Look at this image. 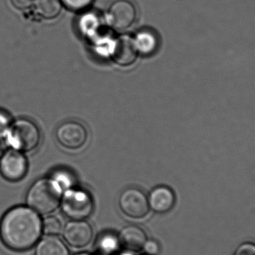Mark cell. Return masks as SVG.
I'll list each match as a JSON object with an SVG mask.
<instances>
[{"label": "cell", "instance_id": "1", "mask_svg": "<svg viewBox=\"0 0 255 255\" xmlns=\"http://www.w3.org/2000/svg\"><path fill=\"white\" fill-rule=\"evenodd\" d=\"M42 223L37 213L25 207L9 211L1 220L0 236L6 247L14 251L31 248L40 238Z\"/></svg>", "mask_w": 255, "mask_h": 255}, {"label": "cell", "instance_id": "2", "mask_svg": "<svg viewBox=\"0 0 255 255\" xmlns=\"http://www.w3.org/2000/svg\"><path fill=\"white\" fill-rule=\"evenodd\" d=\"M61 197V187L58 183L45 178L39 180L30 188L27 203L36 212L48 214L58 208Z\"/></svg>", "mask_w": 255, "mask_h": 255}, {"label": "cell", "instance_id": "3", "mask_svg": "<svg viewBox=\"0 0 255 255\" xmlns=\"http://www.w3.org/2000/svg\"><path fill=\"white\" fill-rule=\"evenodd\" d=\"M9 142L14 148L28 152L38 146L40 142V132L33 121L19 119L10 126L7 134Z\"/></svg>", "mask_w": 255, "mask_h": 255}, {"label": "cell", "instance_id": "4", "mask_svg": "<svg viewBox=\"0 0 255 255\" xmlns=\"http://www.w3.org/2000/svg\"><path fill=\"white\" fill-rule=\"evenodd\" d=\"M108 22L117 31H124L134 24L137 10L130 0H116L109 6Z\"/></svg>", "mask_w": 255, "mask_h": 255}, {"label": "cell", "instance_id": "5", "mask_svg": "<svg viewBox=\"0 0 255 255\" xmlns=\"http://www.w3.org/2000/svg\"><path fill=\"white\" fill-rule=\"evenodd\" d=\"M62 207L67 217L75 220H82L91 215L94 209V203L87 193L70 190L64 196Z\"/></svg>", "mask_w": 255, "mask_h": 255}, {"label": "cell", "instance_id": "6", "mask_svg": "<svg viewBox=\"0 0 255 255\" xmlns=\"http://www.w3.org/2000/svg\"><path fill=\"white\" fill-rule=\"evenodd\" d=\"M56 139L64 148L79 149L88 139V132L83 124L69 121L61 124L56 130Z\"/></svg>", "mask_w": 255, "mask_h": 255}, {"label": "cell", "instance_id": "7", "mask_svg": "<svg viewBox=\"0 0 255 255\" xmlns=\"http://www.w3.org/2000/svg\"><path fill=\"white\" fill-rule=\"evenodd\" d=\"M120 206L128 217L139 219L148 212V202L145 195L137 189H128L120 198Z\"/></svg>", "mask_w": 255, "mask_h": 255}, {"label": "cell", "instance_id": "8", "mask_svg": "<svg viewBox=\"0 0 255 255\" xmlns=\"http://www.w3.org/2000/svg\"><path fill=\"white\" fill-rule=\"evenodd\" d=\"M0 163V172L5 179L18 181L25 176L28 169L25 157L16 150L4 153Z\"/></svg>", "mask_w": 255, "mask_h": 255}, {"label": "cell", "instance_id": "9", "mask_svg": "<svg viewBox=\"0 0 255 255\" xmlns=\"http://www.w3.org/2000/svg\"><path fill=\"white\" fill-rule=\"evenodd\" d=\"M138 52L133 38L128 35L118 37L115 40L112 49L114 61L123 67H128L133 64L137 58Z\"/></svg>", "mask_w": 255, "mask_h": 255}, {"label": "cell", "instance_id": "10", "mask_svg": "<svg viewBox=\"0 0 255 255\" xmlns=\"http://www.w3.org/2000/svg\"><path fill=\"white\" fill-rule=\"evenodd\" d=\"M64 237L72 247L81 248L91 242L93 237L92 229L85 222H71L66 226Z\"/></svg>", "mask_w": 255, "mask_h": 255}, {"label": "cell", "instance_id": "11", "mask_svg": "<svg viewBox=\"0 0 255 255\" xmlns=\"http://www.w3.org/2000/svg\"><path fill=\"white\" fill-rule=\"evenodd\" d=\"M148 203L154 212L164 214L170 211L173 207L175 196L168 187H157L150 194Z\"/></svg>", "mask_w": 255, "mask_h": 255}, {"label": "cell", "instance_id": "12", "mask_svg": "<svg viewBox=\"0 0 255 255\" xmlns=\"http://www.w3.org/2000/svg\"><path fill=\"white\" fill-rule=\"evenodd\" d=\"M121 245L132 252H138L143 248L146 242L145 232L136 226H128L123 229L120 235Z\"/></svg>", "mask_w": 255, "mask_h": 255}, {"label": "cell", "instance_id": "13", "mask_svg": "<svg viewBox=\"0 0 255 255\" xmlns=\"http://www.w3.org/2000/svg\"><path fill=\"white\" fill-rule=\"evenodd\" d=\"M36 255H69L67 247L58 238L47 237L40 241Z\"/></svg>", "mask_w": 255, "mask_h": 255}, {"label": "cell", "instance_id": "14", "mask_svg": "<svg viewBox=\"0 0 255 255\" xmlns=\"http://www.w3.org/2000/svg\"><path fill=\"white\" fill-rule=\"evenodd\" d=\"M62 8L61 0H37L36 10L45 19H52L60 14Z\"/></svg>", "mask_w": 255, "mask_h": 255}, {"label": "cell", "instance_id": "15", "mask_svg": "<svg viewBox=\"0 0 255 255\" xmlns=\"http://www.w3.org/2000/svg\"><path fill=\"white\" fill-rule=\"evenodd\" d=\"M138 52L143 54H150L155 50L157 40L156 36L151 31H141L133 38Z\"/></svg>", "mask_w": 255, "mask_h": 255}, {"label": "cell", "instance_id": "16", "mask_svg": "<svg viewBox=\"0 0 255 255\" xmlns=\"http://www.w3.org/2000/svg\"><path fill=\"white\" fill-rule=\"evenodd\" d=\"M61 223L56 217H50L46 218L42 225V230L49 235H58L61 232Z\"/></svg>", "mask_w": 255, "mask_h": 255}, {"label": "cell", "instance_id": "17", "mask_svg": "<svg viewBox=\"0 0 255 255\" xmlns=\"http://www.w3.org/2000/svg\"><path fill=\"white\" fill-rule=\"evenodd\" d=\"M67 7L72 10H81L88 7L93 0H61Z\"/></svg>", "mask_w": 255, "mask_h": 255}, {"label": "cell", "instance_id": "18", "mask_svg": "<svg viewBox=\"0 0 255 255\" xmlns=\"http://www.w3.org/2000/svg\"><path fill=\"white\" fill-rule=\"evenodd\" d=\"M10 126L11 123L7 114L0 110V138L7 134Z\"/></svg>", "mask_w": 255, "mask_h": 255}, {"label": "cell", "instance_id": "19", "mask_svg": "<svg viewBox=\"0 0 255 255\" xmlns=\"http://www.w3.org/2000/svg\"><path fill=\"white\" fill-rule=\"evenodd\" d=\"M145 253L149 255H156L158 254L160 251L158 244L155 241H149L145 242L143 247Z\"/></svg>", "mask_w": 255, "mask_h": 255}, {"label": "cell", "instance_id": "20", "mask_svg": "<svg viewBox=\"0 0 255 255\" xmlns=\"http://www.w3.org/2000/svg\"><path fill=\"white\" fill-rule=\"evenodd\" d=\"M236 255H255V245L247 244L241 246L237 251Z\"/></svg>", "mask_w": 255, "mask_h": 255}, {"label": "cell", "instance_id": "21", "mask_svg": "<svg viewBox=\"0 0 255 255\" xmlns=\"http://www.w3.org/2000/svg\"><path fill=\"white\" fill-rule=\"evenodd\" d=\"M13 7L19 10L29 8L33 4L32 0H10Z\"/></svg>", "mask_w": 255, "mask_h": 255}, {"label": "cell", "instance_id": "22", "mask_svg": "<svg viewBox=\"0 0 255 255\" xmlns=\"http://www.w3.org/2000/svg\"><path fill=\"white\" fill-rule=\"evenodd\" d=\"M4 154V144L0 141V159L2 157Z\"/></svg>", "mask_w": 255, "mask_h": 255}, {"label": "cell", "instance_id": "23", "mask_svg": "<svg viewBox=\"0 0 255 255\" xmlns=\"http://www.w3.org/2000/svg\"></svg>", "mask_w": 255, "mask_h": 255}]
</instances>
